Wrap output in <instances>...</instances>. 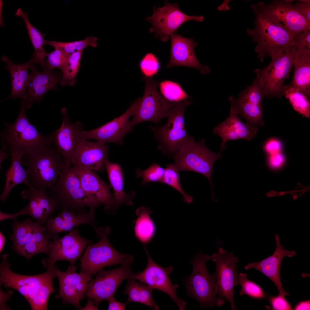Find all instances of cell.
<instances>
[{"label":"cell","mask_w":310,"mask_h":310,"mask_svg":"<svg viewBox=\"0 0 310 310\" xmlns=\"http://www.w3.org/2000/svg\"><path fill=\"white\" fill-rule=\"evenodd\" d=\"M95 230L100 240L88 245L80 259L81 272L93 275L106 266L133 263V256L121 253L112 246L108 239L111 232L109 226Z\"/></svg>","instance_id":"5"},{"label":"cell","mask_w":310,"mask_h":310,"mask_svg":"<svg viewBox=\"0 0 310 310\" xmlns=\"http://www.w3.org/2000/svg\"><path fill=\"white\" fill-rule=\"evenodd\" d=\"M226 147H220L218 153L213 152L206 146L205 141L195 142L193 137L183 146L174 156V164L179 171H190L200 173L207 178L211 186L212 197L214 184L211 177L215 162L222 158L221 153Z\"/></svg>","instance_id":"8"},{"label":"cell","mask_w":310,"mask_h":310,"mask_svg":"<svg viewBox=\"0 0 310 310\" xmlns=\"http://www.w3.org/2000/svg\"><path fill=\"white\" fill-rule=\"evenodd\" d=\"M1 60L6 63L4 68L9 71L11 77V92L7 99L19 97L23 100L25 98L30 78L28 70L35 63L33 56L22 64L14 63L5 56L2 57Z\"/></svg>","instance_id":"32"},{"label":"cell","mask_w":310,"mask_h":310,"mask_svg":"<svg viewBox=\"0 0 310 310\" xmlns=\"http://www.w3.org/2000/svg\"><path fill=\"white\" fill-rule=\"evenodd\" d=\"M40 225L38 222H33L29 218L21 222L14 220L12 226L13 233L10 235L13 249L16 252L26 244Z\"/></svg>","instance_id":"38"},{"label":"cell","mask_w":310,"mask_h":310,"mask_svg":"<svg viewBox=\"0 0 310 310\" xmlns=\"http://www.w3.org/2000/svg\"><path fill=\"white\" fill-rule=\"evenodd\" d=\"M62 123L61 127L51 133L53 144L61 155L65 165L71 166L73 155L82 139L80 133L83 125L80 122H72L67 115L65 108L61 110Z\"/></svg>","instance_id":"21"},{"label":"cell","mask_w":310,"mask_h":310,"mask_svg":"<svg viewBox=\"0 0 310 310\" xmlns=\"http://www.w3.org/2000/svg\"><path fill=\"white\" fill-rule=\"evenodd\" d=\"M153 11V15L146 20L152 26L150 31L154 32L157 37L164 42L168 40L171 36L186 22L194 20L202 22L204 20L203 16H189L185 14L179 9L178 3L172 4L167 1L162 7L154 6Z\"/></svg>","instance_id":"15"},{"label":"cell","mask_w":310,"mask_h":310,"mask_svg":"<svg viewBox=\"0 0 310 310\" xmlns=\"http://www.w3.org/2000/svg\"><path fill=\"white\" fill-rule=\"evenodd\" d=\"M0 310H9L10 308L6 305V303L9 300L13 295V292L11 290H9L7 292H4L1 288L0 289Z\"/></svg>","instance_id":"54"},{"label":"cell","mask_w":310,"mask_h":310,"mask_svg":"<svg viewBox=\"0 0 310 310\" xmlns=\"http://www.w3.org/2000/svg\"><path fill=\"white\" fill-rule=\"evenodd\" d=\"M238 281L239 284L241 286V289L239 292L240 295L242 296L245 294L251 298L258 299L267 297L263 289L253 281L249 280L246 274L239 273Z\"/></svg>","instance_id":"44"},{"label":"cell","mask_w":310,"mask_h":310,"mask_svg":"<svg viewBox=\"0 0 310 310\" xmlns=\"http://www.w3.org/2000/svg\"><path fill=\"white\" fill-rule=\"evenodd\" d=\"M3 3L2 0H0V24L1 26H4V24L3 21V20L2 18V6L3 5Z\"/></svg>","instance_id":"61"},{"label":"cell","mask_w":310,"mask_h":310,"mask_svg":"<svg viewBox=\"0 0 310 310\" xmlns=\"http://www.w3.org/2000/svg\"><path fill=\"white\" fill-rule=\"evenodd\" d=\"M83 50L68 55L62 71L59 83L63 86H73L76 82L75 77L80 69Z\"/></svg>","instance_id":"40"},{"label":"cell","mask_w":310,"mask_h":310,"mask_svg":"<svg viewBox=\"0 0 310 310\" xmlns=\"http://www.w3.org/2000/svg\"><path fill=\"white\" fill-rule=\"evenodd\" d=\"M83 224L90 225L94 229L97 228V223L89 211L76 212L64 209L56 216L50 217L45 227L53 238L59 233L70 231Z\"/></svg>","instance_id":"29"},{"label":"cell","mask_w":310,"mask_h":310,"mask_svg":"<svg viewBox=\"0 0 310 310\" xmlns=\"http://www.w3.org/2000/svg\"><path fill=\"white\" fill-rule=\"evenodd\" d=\"M72 166L80 179L83 189L94 197L102 205H104L105 211L107 212L114 202L113 194L110 191V186L94 171Z\"/></svg>","instance_id":"28"},{"label":"cell","mask_w":310,"mask_h":310,"mask_svg":"<svg viewBox=\"0 0 310 310\" xmlns=\"http://www.w3.org/2000/svg\"><path fill=\"white\" fill-rule=\"evenodd\" d=\"M50 243L51 253L43 259L42 263L46 268L55 264L57 261L65 260L74 264L80 257L87 245L93 243L92 240L83 237L78 228H73L64 236H54Z\"/></svg>","instance_id":"17"},{"label":"cell","mask_w":310,"mask_h":310,"mask_svg":"<svg viewBox=\"0 0 310 310\" xmlns=\"http://www.w3.org/2000/svg\"><path fill=\"white\" fill-rule=\"evenodd\" d=\"M255 14L254 27L247 30L256 44L255 52L261 62L267 56H273L290 51L294 36L257 9L251 6Z\"/></svg>","instance_id":"3"},{"label":"cell","mask_w":310,"mask_h":310,"mask_svg":"<svg viewBox=\"0 0 310 310\" xmlns=\"http://www.w3.org/2000/svg\"><path fill=\"white\" fill-rule=\"evenodd\" d=\"M230 0H224L217 7V10L220 11H228L230 9L229 3Z\"/></svg>","instance_id":"57"},{"label":"cell","mask_w":310,"mask_h":310,"mask_svg":"<svg viewBox=\"0 0 310 310\" xmlns=\"http://www.w3.org/2000/svg\"><path fill=\"white\" fill-rule=\"evenodd\" d=\"M127 284L123 292L128 295L129 302L141 303L149 306L154 310H158L159 307L154 301L152 295V288L150 287L138 282L135 279H127Z\"/></svg>","instance_id":"37"},{"label":"cell","mask_w":310,"mask_h":310,"mask_svg":"<svg viewBox=\"0 0 310 310\" xmlns=\"http://www.w3.org/2000/svg\"><path fill=\"white\" fill-rule=\"evenodd\" d=\"M139 66L145 77H151L158 72L160 64L158 58L154 54L149 53L145 55L140 60Z\"/></svg>","instance_id":"46"},{"label":"cell","mask_w":310,"mask_h":310,"mask_svg":"<svg viewBox=\"0 0 310 310\" xmlns=\"http://www.w3.org/2000/svg\"><path fill=\"white\" fill-rule=\"evenodd\" d=\"M30 69L31 73L28 84L26 96L22 100L27 109L31 108L35 102L40 103L45 94L52 89L57 90V84L59 83L61 77L59 73L46 69L38 71L34 65Z\"/></svg>","instance_id":"26"},{"label":"cell","mask_w":310,"mask_h":310,"mask_svg":"<svg viewBox=\"0 0 310 310\" xmlns=\"http://www.w3.org/2000/svg\"><path fill=\"white\" fill-rule=\"evenodd\" d=\"M192 103L188 99L178 102L169 112L166 124L160 127H149L159 143L158 149L163 154L173 157L193 138L189 135L185 129L184 117L185 108Z\"/></svg>","instance_id":"7"},{"label":"cell","mask_w":310,"mask_h":310,"mask_svg":"<svg viewBox=\"0 0 310 310\" xmlns=\"http://www.w3.org/2000/svg\"><path fill=\"white\" fill-rule=\"evenodd\" d=\"M21 215H23L22 213L20 210L18 212L13 214H8L3 212L0 211V221L7 219H11L13 221L16 220V218Z\"/></svg>","instance_id":"56"},{"label":"cell","mask_w":310,"mask_h":310,"mask_svg":"<svg viewBox=\"0 0 310 310\" xmlns=\"http://www.w3.org/2000/svg\"><path fill=\"white\" fill-rule=\"evenodd\" d=\"M281 142L277 139L272 138L268 140L265 143L264 149L269 155L281 152L282 148Z\"/></svg>","instance_id":"51"},{"label":"cell","mask_w":310,"mask_h":310,"mask_svg":"<svg viewBox=\"0 0 310 310\" xmlns=\"http://www.w3.org/2000/svg\"><path fill=\"white\" fill-rule=\"evenodd\" d=\"M24 102L21 103L19 113L12 123L3 122L4 128L0 133L1 141L8 147L10 152L21 153L34 155L41 152L51 146V133L41 135L28 120L26 113Z\"/></svg>","instance_id":"2"},{"label":"cell","mask_w":310,"mask_h":310,"mask_svg":"<svg viewBox=\"0 0 310 310\" xmlns=\"http://www.w3.org/2000/svg\"><path fill=\"white\" fill-rule=\"evenodd\" d=\"M108 151L105 143L82 140L73 155L71 164L84 169L103 172L108 160Z\"/></svg>","instance_id":"22"},{"label":"cell","mask_w":310,"mask_h":310,"mask_svg":"<svg viewBox=\"0 0 310 310\" xmlns=\"http://www.w3.org/2000/svg\"><path fill=\"white\" fill-rule=\"evenodd\" d=\"M8 255H2L0 265V284L18 291L23 295L33 310H48L51 294L55 290L53 280L57 277L55 264L46 268L43 273L25 275L14 273L10 269Z\"/></svg>","instance_id":"1"},{"label":"cell","mask_w":310,"mask_h":310,"mask_svg":"<svg viewBox=\"0 0 310 310\" xmlns=\"http://www.w3.org/2000/svg\"><path fill=\"white\" fill-rule=\"evenodd\" d=\"M171 48L168 68L173 66H183L192 67L199 70L202 74H206L211 71L209 67L199 62L195 53V49L197 45L193 38H189L175 33L170 36Z\"/></svg>","instance_id":"23"},{"label":"cell","mask_w":310,"mask_h":310,"mask_svg":"<svg viewBox=\"0 0 310 310\" xmlns=\"http://www.w3.org/2000/svg\"><path fill=\"white\" fill-rule=\"evenodd\" d=\"M165 172V168L156 163H153L145 170L137 168L136 171L137 178L142 179V184L145 185L149 182H162Z\"/></svg>","instance_id":"45"},{"label":"cell","mask_w":310,"mask_h":310,"mask_svg":"<svg viewBox=\"0 0 310 310\" xmlns=\"http://www.w3.org/2000/svg\"><path fill=\"white\" fill-rule=\"evenodd\" d=\"M295 48L275 55L269 64L262 69H256L255 78L262 90L264 97L281 98L283 96L285 81L289 77L293 67Z\"/></svg>","instance_id":"10"},{"label":"cell","mask_w":310,"mask_h":310,"mask_svg":"<svg viewBox=\"0 0 310 310\" xmlns=\"http://www.w3.org/2000/svg\"><path fill=\"white\" fill-rule=\"evenodd\" d=\"M1 147L0 150V169H2L1 164L3 160L7 158L10 155V152H8L9 149L7 146L3 142L1 141Z\"/></svg>","instance_id":"55"},{"label":"cell","mask_w":310,"mask_h":310,"mask_svg":"<svg viewBox=\"0 0 310 310\" xmlns=\"http://www.w3.org/2000/svg\"><path fill=\"white\" fill-rule=\"evenodd\" d=\"M264 97L261 88L257 79L241 92L237 99L228 97L231 108L236 113L244 118L247 123L258 127L263 126V106Z\"/></svg>","instance_id":"16"},{"label":"cell","mask_w":310,"mask_h":310,"mask_svg":"<svg viewBox=\"0 0 310 310\" xmlns=\"http://www.w3.org/2000/svg\"><path fill=\"white\" fill-rule=\"evenodd\" d=\"M270 304L271 309L275 310H291L292 306L285 298L278 296H269L267 297Z\"/></svg>","instance_id":"49"},{"label":"cell","mask_w":310,"mask_h":310,"mask_svg":"<svg viewBox=\"0 0 310 310\" xmlns=\"http://www.w3.org/2000/svg\"><path fill=\"white\" fill-rule=\"evenodd\" d=\"M152 212L149 208L144 206L138 208L135 211L137 218L135 222V234L143 244L150 242L156 232L155 224L150 217Z\"/></svg>","instance_id":"36"},{"label":"cell","mask_w":310,"mask_h":310,"mask_svg":"<svg viewBox=\"0 0 310 310\" xmlns=\"http://www.w3.org/2000/svg\"><path fill=\"white\" fill-rule=\"evenodd\" d=\"M276 248L273 254L257 262L251 263L244 267L247 270L254 268L263 274L270 279L275 284L279 292L278 296L285 298V296H289L288 293L284 289L280 278V270L283 259L284 257H291L296 255L294 251H289L284 249L281 245L278 235L275 234Z\"/></svg>","instance_id":"25"},{"label":"cell","mask_w":310,"mask_h":310,"mask_svg":"<svg viewBox=\"0 0 310 310\" xmlns=\"http://www.w3.org/2000/svg\"><path fill=\"white\" fill-rule=\"evenodd\" d=\"M140 100L141 98H138L123 114L99 127L88 131L83 130L80 133L81 139L121 144L125 136L133 129L134 126L129 119L136 112Z\"/></svg>","instance_id":"18"},{"label":"cell","mask_w":310,"mask_h":310,"mask_svg":"<svg viewBox=\"0 0 310 310\" xmlns=\"http://www.w3.org/2000/svg\"><path fill=\"white\" fill-rule=\"evenodd\" d=\"M6 241V238L1 232H0V252L2 251L4 248L5 243Z\"/></svg>","instance_id":"60"},{"label":"cell","mask_w":310,"mask_h":310,"mask_svg":"<svg viewBox=\"0 0 310 310\" xmlns=\"http://www.w3.org/2000/svg\"><path fill=\"white\" fill-rule=\"evenodd\" d=\"M179 170L174 164L166 165L162 183L168 185L176 189L182 195L184 202L191 203L192 196L186 194L183 190L181 185Z\"/></svg>","instance_id":"43"},{"label":"cell","mask_w":310,"mask_h":310,"mask_svg":"<svg viewBox=\"0 0 310 310\" xmlns=\"http://www.w3.org/2000/svg\"><path fill=\"white\" fill-rule=\"evenodd\" d=\"M292 46L298 49L310 50V30H305L295 34Z\"/></svg>","instance_id":"48"},{"label":"cell","mask_w":310,"mask_h":310,"mask_svg":"<svg viewBox=\"0 0 310 310\" xmlns=\"http://www.w3.org/2000/svg\"><path fill=\"white\" fill-rule=\"evenodd\" d=\"M108 302V310H124L127 305L129 303L128 301L122 303L116 300L113 297L107 300Z\"/></svg>","instance_id":"53"},{"label":"cell","mask_w":310,"mask_h":310,"mask_svg":"<svg viewBox=\"0 0 310 310\" xmlns=\"http://www.w3.org/2000/svg\"><path fill=\"white\" fill-rule=\"evenodd\" d=\"M211 256L199 252L190 261L193 267L192 273L187 277L185 284L189 295L197 300L202 308L217 306L220 308L225 302L224 298L217 297L215 292L212 275L207 269V261Z\"/></svg>","instance_id":"9"},{"label":"cell","mask_w":310,"mask_h":310,"mask_svg":"<svg viewBox=\"0 0 310 310\" xmlns=\"http://www.w3.org/2000/svg\"><path fill=\"white\" fill-rule=\"evenodd\" d=\"M53 237L45 227L40 225L30 241L16 252L28 260L35 255L44 253L49 256L51 253L50 243Z\"/></svg>","instance_id":"34"},{"label":"cell","mask_w":310,"mask_h":310,"mask_svg":"<svg viewBox=\"0 0 310 310\" xmlns=\"http://www.w3.org/2000/svg\"><path fill=\"white\" fill-rule=\"evenodd\" d=\"M98 307L94 304L93 300L89 298L88 299V303L86 305L82 307L81 310H98Z\"/></svg>","instance_id":"59"},{"label":"cell","mask_w":310,"mask_h":310,"mask_svg":"<svg viewBox=\"0 0 310 310\" xmlns=\"http://www.w3.org/2000/svg\"><path fill=\"white\" fill-rule=\"evenodd\" d=\"M68 55L59 49H55L49 53L47 59L45 61L44 69L53 71L58 68L61 70L65 63Z\"/></svg>","instance_id":"47"},{"label":"cell","mask_w":310,"mask_h":310,"mask_svg":"<svg viewBox=\"0 0 310 310\" xmlns=\"http://www.w3.org/2000/svg\"><path fill=\"white\" fill-rule=\"evenodd\" d=\"M292 2L277 0L268 3L260 2L252 5L294 36L304 30H310V22L301 14Z\"/></svg>","instance_id":"14"},{"label":"cell","mask_w":310,"mask_h":310,"mask_svg":"<svg viewBox=\"0 0 310 310\" xmlns=\"http://www.w3.org/2000/svg\"><path fill=\"white\" fill-rule=\"evenodd\" d=\"M28 13H24L20 8L17 10L15 15L22 18L24 21L28 30V33L34 50L33 56L35 63L40 64L43 70L45 68V59L49 53L43 48L45 39L44 38L45 35L40 32L29 22L28 17Z\"/></svg>","instance_id":"35"},{"label":"cell","mask_w":310,"mask_h":310,"mask_svg":"<svg viewBox=\"0 0 310 310\" xmlns=\"http://www.w3.org/2000/svg\"><path fill=\"white\" fill-rule=\"evenodd\" d=\"M301 14L310 22V0H300L294 4Z\"/></svg>","instance_id":"52"},{"label":"cell","mask_w":310,"mask_h":310,"mask_svg":"<svg viewBox=\"0 0 310 310\" xmlns=\"http://www.w3.org/2000/svg\"><path fill=\"white\" fill-rule=\"evenodd\" d=\"M257 131L258 127L243 123L239 115L230 108L228 116L214 128L213 132L215 135L221 137L220 147H223L226 146V143L229 140H251L256 137Z\"/></svg>","instance_id":"27"},{"label":"cell","mask_w":310,"mask_h":310,"mask_svg":"<svg viewBox=\"0 0 310 310\" xmlns=\"http://www.w3.org/2000/svg\"><path fill=\"white\" fill-rule=\"evenodd\" d=\"M143 245L147 256L148 264L143 271L137 272L131 278L138 280L153 289L166 293L173 299L180 310H184L187 303L179 298L176 293L179 286L173 284L170 278L169 275L173 271L172 266L164 268L158 265L152 259L146 248Z\"/></svg>","instance_id":"19"},{"label":"cell","mask_w":310,"mask_h":310,"mask_svg":"<svg viewBox=\"0 0 310 310\" xmlns=\"http://www.w3.org/2000/svg\"><path fill=\"white\" fill-rule=\"evenodd\" d=\"M211 259L216 264L215 272L212 275L215 293L227 300L232 309L235 310L234 287L239 284V272L236 264L238 258L234 256L232 252L229 253L219 247L217 252L212 254Z\"/></svg>","instance_id":"11"},{"label":"cell","mask_w":310,"mask_h":310,"mask_svg":"<svg viewBox=\"0 0 310 310\" xmlns=\"http://www.w3.org/2000/svg\"><path fill=\"white\" fill-rule=\"evenodd\" d=\"M131 264H123L111 270H105L102 269L98 271L95 278L88 283L86 297L92 299L97 307L102 301L114 297L123 281L136 274L131 270Z\"/></svg>","instance_id":"13"},{"label":"cell","mask_w":310,"mask_h":310,"mask_svg":"<svg viewBox=\"0 0 310 310\" xmlns=\"http://www.w3.org/2000/svg\"><path fill=\"white\" fill-rule=\"evenodd\" d=\"M77 266L71 264L66 271H61L56 267L59 284V292L55 297L61 299L64 304H71L78 309L82 307L80 301L86 297L88 283L93 275H88L76 272Z\"/></svg>","instance_id":"20"},{"label":"cell","mask_w":310,"mask_h":310,"mask_svg":"<svg viewBox=\"0 0 310 310\" xmlns=\"http://www.w3.org/2000/svg\"><path fill=\"white\" fill-rule=\"evenodd\" d=\"M49 195L58 205V210L67 209L78 212L85 207L95 220L96 208L102 204L94 196L86 192L72 166L64 165L56 184L49 189Z\"/></svg>","instance_id":"4"},{"label":"cell","mask_w":310,"mask_h":310,"mask_svg":"<svg viewBox=\"0 0 310 310\" xmlns=\"http://www.w3.org/2000/svg\"><path fill=\"white\" fill-rule=\"evenodd\" d=\"M283 96L288 99L294 109L307 118L310 117V103L308 98L298 89L284 86Z\"/></svg>","instance_id":"39"},{"label":"cell","mask_w":310,"mask_h":310,"mask_svg":"<svg viewBox=\"0 0 310 310\" xmlns=\"http://www.w3.org/2000/svg\"><path fill=\"white\" fill-rule=\"evenodd\" d=\"M285 162V156L281 152L269 155L268 164L270 168L274 170L278 169L282 166Z\"/></svg>","instance_id":"50"},{"label":"cell","mask_w":310,"mask_h":310,"mask_svg":"<svg viewBox=\"0 0 310 310\" xmlns=\"http://www.w3.org/2000/svg\"><path fill=\"white\" fill-rule=\"evenodd\" d=\"M310 302L309 300L299 302L295 307L294 310H310Z\"/></svg>","instance_id":"58"},{"label":"cell","mask_w":310,"mask_h":310,"mask_svg":"<svg viewBox=\"0 0 310 310\" xmlns=\"http://www.w3.org/2000/svg\"><path fill=\"white\" fill-rule=\"evenodd\" d=\"M294 71L289 86L295 88L309 98L310 96V50L295 47Z\"/></svg>","instance_id":"30"},{"label":"cell","mask_w":310,"mask_h":310,"mask_svg":"<svg viewBox=\"0 0 310 310\" xmlns=\"http://www.w3.org/2000/svg\"><path fill=\"white\" fill-rule=\"evenodd\" d=\"M22 191V198L28 199L27 205L21 210L23 215H29L41 225H46L53 213L58 210V204L53 197H49L46 191L38 189L31 185Z\"/></svg>","instance_id":"24"},{"label":"cell","mask_w":310,"mask_h":310,"mask_svg":"<svg viewBox=\"0 0 310 310\" xmlns=\"http://www.w3.org/2000/svg\"><path fill=\"white\" fill-rule=\"evenodd\" d=\"M11 156V164L5 170V182L4 189L0 196V199L4 203L11 190L16 185L24 184L28 187L32 185L30 183L28 171L22 167V158L24 154L19 152H10Z\"/></svg>","instance_id":"33"},{"label":"cell","mask_w":310,"mask_h":310,"mask_svg":"<svg viewBox=\"0 0 310 310\" xmlns=\"http://www.w3.org/2000/svg\"><path fill=\"white\" fill-rule=\"evenodd\" d=\"M160 93L166 99L172 102H178L190 97L177 83L170 80H165L159 84Z\"/></svg>","instance_id":"42"},{"label":"cell","mask_w":310,"mask_h":310,"mask_svg":"<svg viewBox=\"0 0 310 310\" xmlns=\"http://www.w3.org/2000/svg\"><path fill=\"white\" fill-rule=\"evenodd\" d=\"M144 93L139 106L131 121L134 126L145 121L156 123L166 117L170 111L178 102L166 99L158 90V81L151 77H145Z\"/></svg>","instance_id":"12"},{"label":"cell","mask_w":310,"mask_h":310,"mask_svg":"<svg viewBox=\"0 0 310 310\" xmlns=\"http://www.w3.org/2000/svg\"><path fill=\"white\" fill-rule=\"evenodd\" d=\"M105 169L113 190L114 199L113 205L107 212L114 214L118 208L122 204L131 206L133 205L132 200L135 195V193L132 191L127 194L125 192L123 171L119 164L111 162L108 160L106 163Z\"/></svg>","instance_id":"31"},{"label":"cell","mask_w":310,"mask_h":310,"mask_svg":"<svg viewBox=\"0 0 310 310\" xmlns=\"http://www.w3.org/2000/svg\"><path fill=\"white\" fill-rule=\"evenodd\" d=\"M22 164L27 168L30 183L35 187L44 191L56 184L65 165L54 145L36 154L24 155Z\"/></svg>","instance_id":"6"},{"label":"cell","mask_w":310,"mask_h":310,"mask_svg":"<svg viewBox=\"0 0 310 310\" xmlns=\"http://www.w3.org/2000/svg\"><path fill=\"white\" fill-rule=\"evenodd\" d=\"M98 38L93 36H88L85 39L68 42H62L45 40V44L59 49L69 54L84 50L88 46L96 48L97 46Z\"/></svg>","instance_id":"41"}]
</instances>
